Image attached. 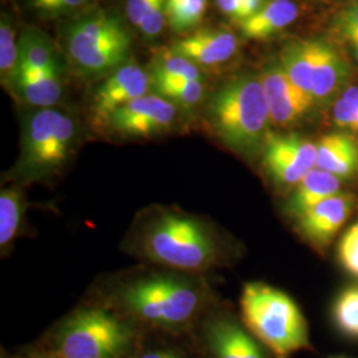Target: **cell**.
<instances>
[{"label":"cell","mask_w":358,"mask_h":358,"mask_svg":"<svg viewBox=\"0 0 358 358\" xmlns=\"http://www.w3.org/2000/svg\"><path fill=\"white\" fill-rule=\"evenodd\" d=\"M207 118L229 149L255 155L263 149L272 124L260 77L242 75L220 85L208 100Z\"/></svg>","instance_id":"cell-1"},{"label":"cell","mask_w":358,"mask_h":358,"mask_svg":"<svg viewBox=\"0 0 358 358\" xmlns=\"http://www.w3.org/2000/svg\"><path fill=\"white\" fill-rule=\"evenodd\" d=\"M244 324L278 356L309 346L307 320L294 299L264 282L245 284L241 296Z\"/></svg>","instance_id":"cell-2"},{"label":"cell","mask_w":358,"mask_h":358,"mask_svg":"<svg viewBox=\"0 0 358 358\" xmlns=\"http://www.w3.org/2000/svg\"><path fill=\"white\" fill-rule=\"evenodd\" d=\"M146 257L183 271H203L217 264L219 247L214 235L195 217L161 213L150 220L142 236Z\"/></svg>","instance_id":"cell-3"},{"label":"cell","mask_w":358,"mask_h":358,"mask_svg":"<svg viewBox=\"0 0 358 358\" xmlns=\"http://www.w3.org/2000/svg\"><path fill=\"white\" fill-rule=\"evenodd\" d=\"M130 41L128 29L117 15L96 13L69 26L65 48L78 71L97 76L122 66L128 59Z\"/></svg>","instance_id":"cell-4"},{"label":"cell","mask_w":358,"mask_h":358,"mask_svg":"<svg viewBox=\"0 0 358 358\" xmlns=\"http://www.w3.org/2000/svg\"><path fill=\"white\" fill-rule=\"evenodd\" d=\"M129 310L141 320L178 327L192 319L203 301L192 282L170 276H152L130 284L121 294Z\"/></svg>","instance_id":"cell-5"},{"label":"cell","mask_w":358,"mask_h":358,"mask_svg":"<svg viewBox=\"0 0 358 358\" xmlns=\"http://www.w3.org/2000/svg\"><path fill=\"white\" fill-rule=\"evenodd\" d=\"M72 117L55 109H40L27 118L19 173L40 178L64 165L76 141Z\"/></svg>","instance_id":"cell-6"},{"label":"cell","mask_w":358,"mask_h":358,"mask_svg":"<svg viewBox=\"0 0 358 358\" xmlns=\"http://www.w3.org/2000/svg\"><path fill=\"white\" fill-rule=\"evenodd\" d=\"M129 328L103 309H85L62 328L59 352L63 358H118L127 350Z\"/></svg>","instance_id":"cell-7"},{"label":"cell","mask_w":358,"mask_h":358,"mask_svg":"<svg viewBox=\"0 0 358 358\" xmlns=\"http://www.w3.org/2000/svg\"><path fill=\"white\" fill-rule=\"evenodd\" d=\"M264 165L271 177L282 186H296L316 167L317 143L294 133H269L263 146Z\"/></svg>","instance_id":"cell-8"},{"label":"cell","mask_w":358,"mask_h":358,"mask_svg":"<svg viewBox=\"0 0 358 358\" xmlns=\"http://www.w3.org/2000/svg\"><path fill=\"white\" fill-rule=\"evenodd\" d=\"M174 103L162 96L145 94L117 109L108 124L127 137H150L170 128L176 120Z\"/></svg>","instance_id":"cell-9"},{"label":"cell","mask_w":358,"mask_h":358,"mask_svg":"<svg viewBox=\"0 0 358 358\" xmlns=\"http://www.w3.org/2000/svg\"><path fill=\"white\" fill-rule=\"evenodd\" d=\"M150 84L152 77L138 65H122L96 90L92 103L94 120L108 124L117 109L148 94Z\"/></svg>","instance_id":"cell-10"},{"label":"cell","mask_w":358,"mask_h":358,"mask_svg":"<svg viewBox=\"0 0 358 358\" xmlns=\"http://www.w3.org/2000/svg\"><path fill=\"white\" fill-rule=\"evenodd\" d=\"M260 81L266 92L272 124L282 128L292 127L313 109L292 85L280 62L266 65Z\"/></svg>","instance_id":"cell-11"},{"label":"cell","mask_w":358,"mask_h":358,"mask_svg":"<svg viewBox=\"0 0 358 358\" xmlns=\"http://www.w3.org/2000/svg\"><path fill=\"white\" fill-rule=\"evenodd\" d=\"M315 68L312 81V99L315 108L333 103L341 96L352 76L350 65L332 44L324 40H313Z\"/></svg>","instance_id":"cell-12"},{"label":"cell","mask_w":358,"mask_h":358,"mask_svg":"<svg viewBox=\"0 0 358 358\" xmlns=\"http://www.w3.org/2000/svg\"><path fill=\"white\" fill-rule=\"evenodd\" d=\"M355 199L349 194H337L297 217L299 230L309 243L327 247L352 215Z\"/></svg>","instance_id":"cell-13"},{"label":"cell","mask_w":358,"mask_h":358,"mask_svg":"<svg viewBox=\"0 0 358 358\" xmlns=\"http://www.w3.org/2000/svg\"><path fill=\"white\" fill-rule=\"evenodd\" d=\"M236 50L238 38L234 34L222 29H202L176 41L170 52L189 59L194 64L215 66L229 62Z\"/></svg>","instance_id":"cell-14"},{"label":"cell","mask_w":358,"mask_h":358,"mask_svg":"<svg viewBox=\"0 0 358 358\" xmlns=\"http://www.w3.org/2000/svg\"><path fill=\"white\" fill-rule=\"evenodd\" d=\"M208 345L214 358H267L250 333L229 319L211 322Z\"/></svg>","instance_id":"cell-15"},{"label":"cell","mask_w":358,"mask_h":358,"mask_svg":"<svg viewBox=\"0 0 358 358\" xmlns=\"http://www.w3.org/2000/svg\"><path fill=\"white\" fill-rule=\"evenodd\" d=\"M316 167L344 180L358 169V145L346 133H331L317 142Z\"/></svg>","instance_id":"cell-16"},{"label":"cell","mask_w":358,"mask_h":358,"mask_svg":"<svg viewBox=\"0 0 358 358\" xmlns=\"http://www.w3.org/2000/svg\"><path fill=\"white\" fill-rule=\"evenodd\" d=\"M13 90L24 103L41 109H50L59 103L63 96V81L59 64L45 71L19 73Z\"/></svg>","instance_id":"cell-17"},{"label":"cell","mask_w":358,"mask_h":358,"mask_svg":"<svg viewBox=\"0 0 358 358\" xmlns=\"http://www.w3.org/2000/svg\"><path fill=\"white\" fill-rule=\"evenodd\" d=\"M341 179L315 167L296 186L287 202V211L301 217L310 208L341 192Z\"/></svg>","instance_id":"cell-18"},{"label":"cell","mask_w":358,"mask_h":358,"mask_svg":"<svg viewBox=\"0 0 358 358\" xmlns=\"http://www.w3.org/2000/svg\"><path fill=\"white\" fill-rule=\"evenodd\" d=\"M280 64L289 81L312 108V81L315 68L313 40H294L282 48Z\"/></svg>","instance_id":"cell-19"},{"label":"cell","mask_w":358,"mask_h":358,"mask_svg":"<svg viewBox=\"0 0 358 358\" xmlns=\"http://www.w3.org/2000/svg\"><path fill=\"white\" fill-rule=\"evenodd\" d=\"M299 16L294 0H269L263 10L239 23L245 38L263 40L292 24Z\"/></svg>","instance_id":"cell-20"},{"label":"cell","mask_w":358,"mask_h":358,"mask_svg":"<svg viewBox=\"0 0 358 358\" xmlns=\"http://www.w3.org/2000/svg\"><path fill=\"white\" fill-rule=\"evenodd\" d=\"M19 48V73L45 71L59 64V59L55 53L51 41L38 29L26 31L20 38Z\"/></svg>","instance_id":"cell-21"},{"label":"cell","mask_w":358,"mask_h":358,"mask_svg":"<svg viewBox=\"0 0 358 358\" xmlns=\"http://www.w3.org/2000/svg\"><path fill=\"white\" fill-rule=\"evenodd\" d=\"M152 84L162 97L183 108L195 106L205 94L202 80L152 77Z\"/></svg>","instance_id":"cell-22"},{"label":"cell","mask_w":358,"mask_h":358,"mask_svg":"<svg viewBox=\"0 0 358 358\" xmlns=\"http://www.w3.org/2000/svg\"><path fill=\"white\" fill-rule=\"evenodd\" d=\"M20 48L15 38V28L8 15H1L0 22V77L7 88H13L19 73Z\"/></svg>","instance_id":"cell-23"},{"label":"cell","mask_w":358,"mask_h":358,"mask_svg":"<svg viewBox=\"0 0 358 358\" xmlns=\"http://www.w3.org/2000/svg\"><path fill=\"white\" fill-rule=\"evenodd\" d=\"M23 214L22 192L6 189L0 194V245L4 248L11 243L20 227Z\"/></svg>","instance_id":"cell-24"},{"label":"cell","mask_w":358,"mask_h":358,"mask_svg":"<svg viewBox=\"0 0 358 358\" xmlns=\"http://www.w3.org/2000/svg\"><path fill=\"white\" fill-rule=\"evenodd\" d=\"M207 0H166L167 23L174 32L189 31L205 16Z\"/></svg>","instance_id":"cell-25"},{"label":"cell","mask_w":358,"mask_h":358,"mask_svg":"<svg viewBox=\"0 0 358 358\" xmlns=\"http://www.w3.org/2000/svg\"><path fill=\"white\" fill-rule=\"evenodd\" d=\"M150 77L202 80L201 69L189 59L182 57L173 52L158 56L150 66Z\"/></svg>","instance_id":"cell-26"},{"label":"cell","mask_w":358,"mask_h":358,"mask_svg":"<svg viewBox=\"0 0 358 358\" xmlns=\"http://www.w3.org/2000/svg\"><path fill=\"white\" fill-rule=\"evenodd\" d=\"M333 317L341 332L348 337L358 338V285L348 288L337 297Z\"/></svg>","instance_id":"cell-27"},{"label":"cell","mask_w":358,"mask_h":358,"mask_svg":"<svg viewBox=\"0 0 358 358\" xmlns=\"http://www.w3.org/2000/svg\"><path fill=\"white\" fill-rule=\"evenodd\" d=\"M333 28L352 45L358 62V0H353L336 15Z\"/></svg>","instance_id":"cell-28"},{"label":"cell","mask_w":358,"mask_h":358,"mask_svg":"<svg viewBox=\"0 0 358 358\" xmlns=\"http://www.w3.org/2000/svg\"><path fill=\"white\" fill-rule=\"evenodd\" d=\"M338 259L350 275L358 278V223L343 235L338 243Z\"/></svg>","instance_id":"cell-29"},{"label":"cell","mask_w":358,"mask_h":358,"mask_svg":"<svg viewBox=\"0 0 358 358\" xmlns=\"http://www.w3.org/2000/svg\"><path fill=\"white\" fill-rule=\"evenodd\" d=\"M166 22V0H161L146 13L138 29L146 38H155L162 32Z\"/></svg>","instance_id":"cell-30"},{"label":"cell","mask_w":358,"mask_h":358,"mask_svg":"<svg viewBox=\"0 0 358 358\" xmlns=\"http://www.w3.org/2000/svg\"><path fill=\"white\" fill-rule=\"evenodd\" d=\"M88 0H43L38 3L35 10L40 13L50 15V16H60V15H69L80 10L87 4Z\"/></svg>","instance_id":"cell-31"},{"label":"cell","mask_w":358,"mask_h":358,"mask_svg":"<svg viewBox=\"0 0 358 358\" xmlns=\"http://www.w3.org/2000/svg\"><path fill=\"white\" fill-rule=\"evenodd\" d=\"M161 0H128L127 1V16L129 22L136 27H140L146 16L154 6Z\"/></svg>","instance_id":"cell-32"},{"label":"cell","mask_w":358,"mask_h":358,"mask_svg":"<svg viewBox=\"0 0 358 358\" xmlns=\"http://www.w3.org/2000/svg\"><path fill=\"white\" fill-rule=\"evenodd\" d=\"M268 1L269 0H243L238 22L241 23V22H243L245 19L252 17V16L259 13L260 10L264 8Z\"/></svg>","instance_id":"cell-33"},{"label":"cell","mask_w":358,"mask_h":358,"mask_svg":"<svg viewBox=\"0 0 358 358\" xmlns=\"http://www.w3.org/2000/svg\"><path fill=\"white\" fill-rule=\"evenodd\" d=\"M242 3L243 0H217V8L220 10V13L230 16L234 20L239 19Z\"/></svg>","instance_id":"cell-34"},{"label":"cell","mask_w":358,"mask_h":358,"mask_svg":"<svg viewBox=\"0 0 358 358\" xmlns=\"http://www.w3.org/2000/svg\"><path fill=\"white\" fill-rule=\"evenodd\" d=\"M338 99H341L344 103L358 109V85L346 88V90L341 93V96H340Z\"/></svg>","instance_id":"cell-35"},{"label":"cell","mask_w":358,"mask_h":358,"mask_svg":"<svg viewBox=\"0 0 358 358\" xmlns=\"http://www.w3.org/2000/svg\"><path fill=\"white\" fill-rule=\"evenodd\" d=\"M140 358H180L174 355V353H169V352H150V353H146Z\"/></svg>","instance_id":"cell-36"},{"label":"cell","mask_w":358,"mask_h":358,"mask_svg":"<svg viewBox=\"0 0 358 358\" xmlns=\"http://www.w3.org/2000/svg\"><path fill=\"white\" fill-rule=\"evenodd\" d=\"M40 1H43V0H32V4H34V6H36V4L40 3Z\"/></svg>","instance_id":"cell-37"},{"label":"cell","mask_w":358,"mask_h":358,"mask_svg":"<svg viewBox=\"0 0 358 358\" xmlns=\"http://www.w3.org/2000/svg\"><path fill=\"white\" fill-rule=\"evenodd\" d=\"M45 358H59V357H45ZM60 358H63V357H60Z\"/></svg>","instance_id":"cell-38"},{"label":"cell","mask_w":358,"mask_h":358,"mask_svg":"<svg viewBox=\"0 0 358 358\" xmlns=\"http://www.w3.org/2000/svg\"><path fill=\"white\" fill-rule=\"evenodd\" d=\"M325 1H327V0H325Z\"/></svg>","instance_id":"cell-39"}]
</instances>
